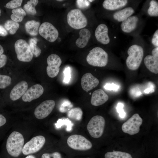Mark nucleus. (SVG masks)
Wrapping results in <instances>:
<instances>
[{"instance_id": "nucleus-1", "label": "nucleus", "mask_w": 158, "mask_h": 158, "mask_svg": "<svg viewBox=\"0 0 158 158\" xmlns=\"http://www.w3.org/2000/svg\"><path fill=\"white\" fill-rule=\"evenodd\" d=\"M128 56L126 64L129 69L132 71L137 70L140 67L143 59L144 51L141 45L138 43L131 44L127 51Z\"/></svg>"}, {"instance_id": "nucleus-2", "label": "nucleus", "mask_w": 158, "mask_h": 158, "mask_svg": "<svg viewBox=\"0 0 158 158\" xmlns=\"http://www.w3.org/2000/svg\"><path fill=\"white\" fill-rule=\"evenodd\" d=\"M24 142L23 136L20 133L13 131L7 140L6 148L8 152L12 157H18L22 152Z\"/></svg>"}, {"instance_id": "nucleus-3", "label": "nucleus", "mask_w": 158, "mask_h": 158, "mask_svg": "<svg viewBox=\"0 0 158 158\" xmlns=\"http://www.w3.org/2000/svg\"><path fill=\"white\" fill-rule=\"evenodd\" d=\"M87 63L95 67L106 66L108 62V53L102 48L96 47L90 50L86 57Z\"/></svg>"}, {"instance_id": "nucleus-4", "label": "nucleus", "mask_w": 158, "mask_h": 158, "mask_svg": "<svg viewBox=\"0 0 158 158\" xmlns=\"http://www.w3.org/2000/svg\"><path fill=\"white\" fill-rule=\"evenodd\" d=\"M67 21L69 25L75 29L83 28L87 23V18L81 11L75 8L70 10L67 16Z\"/></svg>"}, {"instance_id": "nucleus-5", "label": "nucleus", "mask_w": 158, "mask_h": 158, "mask_svg": "<svg viewBox=\"0 0 158 158\" xmlns=\"http://www.w3.org/2000/svg\"><path fill=\"white\" fill-rule=\"evenodd\" d=\"M104 118L96 115L92 117L88 123L87 129L90 135L95 138H98L102 135L105 126Z\"/></svg>"}, {"instance_id": "nucleus-6", "label": "nucleus", "mask_w": 158, "mask_h": 158, "mask_svg": "<svg viewBox=\"0 0 158 158\" xmlns=\"http://www.w3.org/2000/svg\"><path fill=\"white\" fill-rule=\"evenodd\" d=\"M14 47L17 58L21 61L28 62L31 61L33 54L29 44L24 40L19 39L15 43Z\"/></svg>"}, {"instance_id": "nucleus-7", "label": "nucleus", "mask_w": 158, "mask_h": 158, "mask_svg": "<svg viewBox=\"0 0 158 158\" xmlns=\"http://www.w3.org/2000/svg\"><path fill=\"white\" fill-rule=\"evenodd\" d=\"M67 143L71 148L78 150L85 151L90 149L91 142L82 135L77 134L70 136L67 139Z\"/></svg>"}, {"instance_id": "nucleus-8", "label": "nucleus", "mask_w": 158, "mask_h": 158, "mask_svg": "<svg viewBox=\"0 0 158 158\" xmlns=\"http://www.w3.org/2000/svg\"><path fill=\"white\" fill-rule=\"evenodd\" d=\"M142 121L139 114H135L123 124L122 130L124 133L130 135L136 134L140 131Z\"/></svg>"}, {"instance_id": "nucleus-9", "label": "nucleus", "mask_w": 158, "mask_h": 158, "mask_svg": "<svg viewBox=\"0 0 158 158\" xmlns=\"http://www.w3.org/2000/svg\"><path fill=\"white\" fill-rule=\"evenodd\" d=\"M45 138L42 135H37L32 138L24 145L22 153L25 155L34 153L39 151L45 142Z\"/></svg>"}, {"instance_id": "nucleus-10", "label": "nucleus", "mask_w": 158, "mask_h": 158, "mask_svg": "<svg viewBox=\"0 0 158 158\" xmlns=\"http://www.w3.org/2000/svg\"><path fill=\"white\" fill-rule=\"evenodd\" d=\"M38 32L42 37L51 42L55 41L59 36V32L57 29L48 22L42 23L39 28Z\"/></svg>"}, {"instance_id": "nucleus-11", "label": "nucleus", "mask_w": 158, "mask_h": 158, "mask_svg": "<svg viewBox=\"0 0 158 158\" xmlns=\"http://www.w3.org/2000/svg\"><path fill=\"white\" fill-rule=\"evenodd\" d=\"M62 62L61 59L57 54H52L49 56L47 59L48 66L46 71L49 77L53 78L58 75Z\"/></svg>"}, {"instance_id": "nucleus-12", "label": "nucleus", "mask_w": 158, "mask_h": 158, "mask_svg": "<svg viewBox=\"0 0 158 158\" xmlns=\"http://www.w3.org/2000/svg\"><path fill=\"white\" fill-rule=\"evenodd\" d=\"M55 102L52 100L44 101L38 105L34 111L35 117L38 119H42L47 117L53 110Z\"/></svg>"}, {"instance_id": "nucleus-13", "label": "nucleus", "mask_w": 158, "mask_h": 158, "mask_svg": "<svg viewBox=\"0 0 158 158\" xmlns=\"http://www.w3.org/2000/svg\"><path fill=\"white\" fill-rule=\"evenodd\" d=\"M95 35L97 41L102 44L107 45L110 42L109 29L105 24L101 23L98 25L95 29Z\"/></svg>"}, {"instance_id": "nucleus-14", "label": "nucleus", "mask_w": 158, "mask_h": 158, "mask_svg": "<svg viewBox=\"0 0 158 158\" xmlns=\"http://www.w3.org/2000/svg\"><path fill=\"white\" fill-rule=\"evenodd\" d=\"M139 21L140 19L138 16H132L121 23L120 29L124 33L130 34L137 29Z\"/></svg>"}, {"instance_id": "nucleus-15", "label": "nucleus", "mask_w": 158, "mask_h": 158, "mask_svg": "<svg viewBox=\"0 0 158 158\" xmlns=\"http://www.w3.org/2000/svg\"><path fill=\"white\" fill-rule=\"evenodd\" d=\"M44 91V88L41 85L36 84L27 90L22 96V99L25 102H30L39 97Z\"/></svg>"}, {"instance_id": "nucleus-16", "label": "nucleus", "mask_w": 158, "mask_h": 158, "mask_svg": "<svg viewBox=\"0 0 158 158\" xmlns=\"http://www.w3.org/2000/svg\"><path fill=\"white\" fill-rule=\"evenodd\" d=\"M99 80L90 73H87L82 77L81 84L83 89L88 92L97 87L99 84Z\"/></svg>"}, {"instance_id": "nucleus-17", "label": "nucleus", "mask_w": 158, "mask_h": 158, "mask_svg": "<svg viewBox=\"0 0 158 158\" xmlns=\"http://www.w3.org/2000/svg\"><path fill=\"white\" fill-rule=\"evenodd\" d=\"M135 10L132 7H126L115 12L112 14V17L115 21L121 23L132 16Z\"/></svg>"}, {"instance_id": "nucleus-18", "label": "nucleus", "mask_w": 158, "mask_h": 158, "mask_svg": "<svg viewBox=\"0 0 158 158\" xmlns=\"http://www.w3.org/2000/svg\"><path fill=\"white\" fill-rule=\"evenodd\" d=\"M28 87L26 82L22 81L16 84L11 91L10 97L13 101H16L23 96Z\"/></svg>"}, {"instance_id": "nucleus-19", "label": "nucleus", "mask_w": 158, "mask_h": 158, "mask_svg": "<svg viewBox=\"0 0 158 158\" xmlns=\"http://www.w3.org/2000/svg\"><path fill=\"white\" fill-rule=\"evenodd\" d=\"M128 2L126 0H105L103 1L102 6L107 10L115 12L125 7Z\"/></svg>"}, {"instance_id": "nucleus-20", "label": "nucleus", "mask_w": 158, "mask_h": 158, "mask_svg": "<svg viewBox=\"0 0 158 158\" xmlns=\"http://www.w3.org/2000/svg\"><path fill=\"white\" fill-rule=\"evenodd\" d=\"M109 99V96L101 89L94 91L92 93L91 99V103L94 106H98L103 104Z\"/></svg>"}, {"instance_id": "nucleus-21", "label": "nucleus", "mask_w": 158, "mask_h": 158, "mask_svg": "<svg viewBox=\"0 0 158 158\" xmlns=\"http://www.w3.org/2000/svg\"><path fill=\"white\" fill-rule=\"evenodd\" d=\"M79 37L76 41V46L80 48H83L87 44L91 36L90 31L87 29L83 28L79 32Z\"/></svg>"}, {"instance_id": "nucleus-22", "label": "nucleus", "mask_w": 158, "mask_h": 158, "mask_svg": "<svg viewBox=\"0 0 158 158\" xmlns=\"http://www.w3.org/2000/svg\"><path fill=\"white\" fill-rule=\"evenodd\" d=\"M144 63L150 72L157 74L158 73V58L151 55L146 56L144 59Z\"/></svg>"}, {"instance_id": "nucleus-23", "label": "nucleus", "mask_w": 158, "mask_h": 158, "mask_svg": "<svg viewBox=\"0 0 158 158\" xmlns=\"http://www.w3.org/2000/svg\"><path fill=\"white\" fill-rule=\"evenodd\" d=\"M40 24V22L34 20L28 21L25 25L27 32L31 35H36L38 34Z\"/></svg>"}, {"instance_id": "nucleus-24", "label": "nucleus", "mask_w": 158, "mask_h": 158, "mask_svg": "<svg viewBox=\"0 0 158 158\" xmlns=\"http://www.w3.org/2000/svg\"><path fill=\"white\" fill-rule=\"evenodd\" d=\"M12 13V14L11 16V18L12 20L16 22L22 21L26 15L24 10L22 8L13 9Z\"/></svg>"}, {"instance_id": "nucleus-25", "label": "nucleus", "mask_w": 158, "mask_h": 158, "mask_svg": "<svg viewBox=\"0 0 158 158\" xmlns=\"http://www.w3.org/2000/svg\"><path fill=\"white\" fill-rule=\"evenodd\" d=\"M104 157L105 158H133L130 154L120 151L108 152L105 154Z\"/></svg>"}, {"instance_id": "nucleus-26", "label": "nucleus", "mask_w": 158, "mask_h": 158, "mask_svg": "<svg viewBox=\"0 0 158 158\" xmlns=\"http://www.w3.org/2000/svg\"><path fill=\"white\" fill-rule=\"evenodd\" d=\"M38 2L37 0H30L28 1L27 4L24 6V10L29 14L32 15H35L36 13V11L35 7Z\"/></svg>"}, {"instance_id": "nucleus-27", "label": "nucleus", "mask_w": 158, "mask_h": 158, "mask_svg": "<svg viewBox=\"0 0 158 158\" xmlns=\"http://www.w3.org/2000/svg\"><path fill=\"white\" fill-rule=\"evenodd\" d=\"M83 114V111L80 108L75 107L71 109L68 111L67 116L70 118L80 121L82 118Z\"/></svg>"}, {"instance_id": "nucleus-28", "label": "nucleus", "mask_w": 158, "mask_h": 158, "mask_svg": "<svg viewBox=\"0 0 158 158\" xmlns=\"http://www.w3.org/2000/svg\"><path fill=\"white\" fill-rule=\"evenodd\" d=\"M147 12L151 17H157L158 16V3L156 0H152L150 1L149 6Z\"/></svg>"}, {"instance_id": "nucleus-29", "label": "nucleus", "mask_w": 158, "mask_h": 158, "mask_svg": "<svg viewBox=\"0 0 158 158\" xmlns=\"http://www.w3.org/2000/svg\"><path fill=\"white\" fill-rule=\"evenodd\" d=\"M37 40L36 38H31L29 41V46L30 50L33 55L38 57L40 55L41 50L37 45Z\"/></svg>"}, {"instance_id": "nucleus-30", "label": "nucleus", "mask_w": 158, "mask_h": 158, "mask_svg": "<svg viewBox=\"0 0 158 158\" xmlns=\"http://www.w3.org/2000/svg\"><path fill=\"white\" fill-rule=\"evenodd\" d=\"M4 27L6 30L9 31L10 34L13 35L19 28V25L17 22L13 20H8L5 23Z\"/></svg>"}, {"instance_id": "nucleus-31", "label": "nucleus", "mask_w": 158, "mask_h": 158, "mask_svg": "<svg viewBox=\"0 0 158 158\" xmlns=\"http://www.w3.org/2000/svg\"><path fill=\"white\" fill-rule=\"evenodd\" d=\"M55 125L57 128H60L62 125H65L67 126V130L69 131L72 129L73 124L69 119L65 118L59 119Z\"/></svg>"}, {"instance_id": "nucleus-32", "label": "nucleus", "mask_w": 158, "mask_h": 158, "mask_svg": "<svg viewBox=\"0 0 158 158\" xmlns=\"http://www.w3.org/2000/svg\"><path fill=\"white\" fill-rule=\"evenodd\" d=\"M11 83V77L8 75L0 74V88L4 89L9 86Z\"/></svg>"}, {"instance_id": "nucleus-33", "label": "nucleus", "mask_w": 158, "mask_h": 158, "mask_svg": "<svg viewBox=\"0 0 158 158\" xmlns=\"http://www.w3.org/2000/svg\"><path fill=\"white\" fill-rule=\"evenodd\" d=\"M23 1L22 0H13L6 4L5 6L7 8L14 9L21 6Z\"/></svg>"}, {"instance_id": "nucleus-34", "label": "nucleus", "mask_w": 158, "mask_h": 158, "mask_svg": "<svg viewBox=\"0 0 158 158\" xmlns=\"http://www.w3.org/2000/svg\"><path fill=\"white\" fill-rule=\"evenodd\" d=\"M76 2L78 7L81 9H85L90 5V3L88 0H78Z\"/></svg>"}, {"instance_id": "nucleus-35", "label": "nucleus", "mask_w": 158, "mask_h": 158, "mask_svg": "<svg viewBox=\"0 0 158 158\" xmlns=\"http://www.w3.org/2000/svg\"><path fill=\"white\" fill-rule=\"evenodd\" d=\"M61 154L58 152H55L52 153H45L41 156V158H61Z\"/></svg>"}, {"instance_id": "nucleus-36", "label": "nucleus", "mask_w": 158, "mask_h": 158, "mask_svg": "<svg viewBox=\"0 0 158 158\" xmlns=\"http://www.w3.org/2000/svg\"><path fill=\"white\" fill-rule=\"evenodd\" d=\"M123 103L121 102L118 103L116 108L117 111L121 118H124L126 116V113L123 109Z\"/></svg>"}, {"instance_id": "nucleus-37", "label": "nucleus", "mask_w": 158, "mask_h": 158, "mask_svg": "<svg viewBox=\"0 0 158 158\" xmlns=\"http://www.w3.org/2000/svg\"><path fill=\"white\" fill-rule=\"evenodd\" d=\"M64 78L63 81L66 83H68L69 82L71 78V71L69 67L66 68L65 69L63 72Z\"/></svg>"}, {"instance_id": "nucleus-38", "label": "nucleus", "mask_w": 158, "mask_h": 158, "mask_svg": "<svg viewBox=\"0 0 158 158\" xmlns=\"http://www.w3.org/2000/svg\"><path fill=\"white\" fill-rule=\"evenodd\" d=\"M151 42L154 47H158V30H157L154 33L152 37Z\"/></svg>"}, {"instance_id": "nucleus-39", "label": "nucleus", "mask_w": 158, "mask_h": 158, "mask_svg": "<svg viewBox=\"0 0 158 158\" xmlns=\"http://www.w3.org/2000/svg\"><path fill=\"white\" fill-rule=\"evenodd\" d=\"M119 88V86L114 83H107L104 86L105 89L108 90H117Z\"/></svg>"}, {"instance_id": "nucleus-40", "label": "nucleus", "mask_w": 158, "mask_h": 158, "mask_svg": "<svg viewBox=\"0 0 158 158\" xmlns=\"http://www.w3.org/2000/svg\"><path fill=\"white\" fill-rule=\"evenodd\" d=\"M7 57L6 55L2 54L0 55V68L4 66L6 64Z\"/></svg>"}, {"instance_id": "nucleus-41", "label": "nucleus", "mask_w": 158, "mask_h": 158, "mask_svg": "<svg viewBox=\"0 0 158 158\" xmlns=\"http://www.w3.org/2000/svg\"><path fill=\"white\" fill-rule=\"evenodd\" d=\"M8 32L1 25H0V36L4 37L6 36Z\"/></svg>"}, {"instance_id": "nucleus-42", "label": "nucleus", "mask_w": 158, "mask_h": 158, "mask_svg": "<svg viewBox=\"0 0 158 158\" xmlns=\"http://www.w3.org/2000/svg\"><path fill=\"white\" fill-rule=\"evenodd\" d=\"M152 55L158 58V47H154L152 51Z\"/></svg>"}, {"instance_id": "nucleus-43", "label": "nucleus", "mask_w": 158, "mask_h": 158, "mask_svg": "<svg viewBox=\"0 0 158 158\" xmlns=\"http://www.w3.org/2000/svg\"><path fill=\"white\" fill-rule=\"evenodd\" d=\"M6 121L5 117L0 114V127L5 124L6 122Z\"/></svg>"}, {"instance_id": "nucleus-44", "label": "nucleus", "mask_w": 158, "mask_h": 158, "mask_svg": "<svg viewBox=\"0 0 158 158\" xmlns=\"http://www.w3.org/2000/svg\"><path fill=\"white\" fill-rule=\"evenodd\" d=\"M4 52V49L2 47L0 44V55L2 54Z\"/></svg>"}, {"instance_id": "nucleus-45", "label": "nucleus", "mask_w": 158, "mask_h": 158, "mask_svg": "<svg viewBox=\"0 0 158 158\" xmlns=\"http://www.w3.org/2000/svg\"><path fill=\"white\" fill-rule=\"evenodd\" d=\"M25 158H36L35 157V156L33 155H30L27 156Z\"/></svg>"}, {"instance_id": "nucleus-46", "label": "nucleus", "mask_w": 158, "mask_h": 158, "mask_svg": "<svg viewBox=\"0 0 158 158\" xmlns=\"http://www.w3.org/2000/svg\"><path fill=\"white\" fill-rule=\"evenodd\" d=\"M88 1L89 2H92L93 1H94V0H88Z\"/></svg>"}, {"instance_id": "nucleus-47", "label": "nucleus", "mask_w": 158, "mask_h": 158, "mask_svg": "<svg viewBox=\"0 0 158 158\" xmlns=\"http://www.w3.org/2000/svg\"><path fill=\"white\" fill-rule=\"evenodd\" d=\"M57 1H63V0H56Z\"/></svg>"}, {"instance_id": "nucleus-48", "label": "nucleus", "mask_w": 158, "mask_h": 158, "mask_svg": "<svg viewBox=\"0 0 158 158\" xmlns=\"http://www.w3.org/2000/svg\"><path fill=\"white\" fill-rule=\"evenodd\" d=\"M1 10L0 9V16H1Z\"/></svg>"}]
</instances>
